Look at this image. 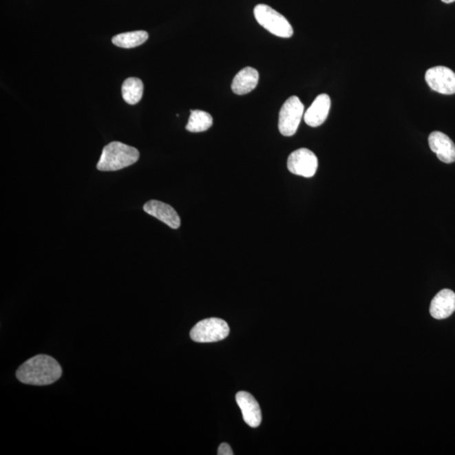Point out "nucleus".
<instances>
[{
  "instance_id": "7",
  "label": "nucleus",
  "mask_w": 455,
  "mask_h": 455,
  "mask_svg": "<svg viewBox=\"0 0 455 455\" xmlns=\"http://www.w3.org/2000/svg\"><path fill=\"white\" fill-rule=\"evenodd\" d=\"M425 81L434 92L443 95L455 94V73L449 67L436 66L428 70Z\"/></svg>"
},
{
  "instance_id": "17",
  "label": "nucleus",
  "mask_w": 455,
  "mask_h": 455,
  "mask_svg": "<svg viewBox=\"0 0 455 455\" xmlns=\"http://www.w3.org/2000/svg\"><path fill=\"white\" fill-rule=\"evenodd\" d=\"M218 454L233 455L234 454V452H233L231 446H229L228 443H222V445L219 447V449H218Z\"/></svg>"
},
{
  "instance_id": "3",
  "label": "nucleus",
  "mask_w": 455,
  "mask_h": 455,
  "mask_svg": "<svg viewBox=\"0 0 455 455\" xmlns=\"http://www.w3.org/2000/svg\"><path fill=\"white\" fill-rule=\"evenodd\" d=\"M255 20L262 28L273 35L288 39L293 34L292 25L284 16L266 5H258L254 9Z\"/></svg>"
},
{
  "instance_id": "2",
  "label": "nucleus",
  "mask_w": 455,
  "mask_h": 455,
  "mask_svg": "<svg viewBox=\"0 0 455 455\" xmlns=\"http://www.w3.org/2000/svg\"><path fill=\"white\" fill-rule=\"evenodd\" d=\"M138 159L137 149L121 142H112L104 147L97 169L100 171H119L136 163Z\"/></svg>"
},
{
  "instance_id": "4",
  "label": "nucleus",
  "mask_w": 455,
  "mask_h": 455,
  "mask_svg": "<svg viewBox=\"0 0 455 455\" xmlns=\"http://www.w3.org/2000/svg\"><path fill=\"white\" fill-rule=\"evenodd\" d=\"M229 327L226 321L219 318H209L199 321L191 330V340L201 343L216 342L229 336Z\"/></svg>"
},
{
  "instance_id": "12",
  "label": "nucleus",
  "mask_w": 455,
  "mask_h": 455,
  "mask_svg": "<svg viewBox=\"0 0 455 455\" xmlns=\"http://www.w3.org/2000/svg\"><path fill=\"white\" fill-rule=\"evenodd\" d=\"M330 109V98L321 94L315 98L314 103L304 114V122L310 127H319L326 122Z\"/></svg>"
},
{
  "instance_id": "18",
  "label": "nucleus",
  "mask_w": 455,
  "mask_h": 455,
  "mask_svg": "<svg viewBox=\"0 0 455 455\" xmlns=\"http://www.w3.org/2000/svg\"><path fill=\"white\" fill-rule=\"evenodd\" d=\"M442 2L445 3H451L455 2V0H442Z\"/></svg>"
},
{
  "instance_id": "8",
  "label": "nucleus",
  "mask_w": 455,
  "mask_h": 455,
  "mask_svg": "<svg viewBox=\"0 0 455 455\" xmlns=\"http://www.w3.org/2000/svg\"><path fill=\"white\" fill-rule=\"evenodd\" d=\"M236 402L242 410L244 422L251 427H257L262 423L260 405L250 393L240 391L236 394Z\"/></svg>"
},
{
  "instance_id": "13",
  "label": "nucleus",
  "mask_w": 455,
  "mask_h": 455,
  "mask_svg": "<svg viewBox=\"0 0 455 455\" xmlns=\"http://www.w3.org/2000/svg\"><path fill=\"white\" fill-rule=\"evenodd\" d=\"M259 73L251 67H246L235 75L231 88L236 95L242 96L250 93L258 84Z\"/></svg>"
},
{
  "instance_id": "6",
  "label": "nucleus",
  "mask_w": 455,
  "mask_h": 455,
  "mask_svg": "<svg viewBox=\"0 0 455 455\" xmlns=\"http://www.w3.org/2000/svg\"><path fill=\"white\" fill-rule=\"evenodd\" d=\"M317 157L310 149H297L288 157V169L292 174L310 178L317 173Z\"/></svg>"
},
{
  "instance_id": "9",
  "label": "nucleus",
  "mask_w": 455,
  "mask_h": 455,
  "mask_svg": "<svg viewBox=\"0 0 455 455\" xmlns=\"http://www.w3.org/2000/svg\"><path fill=\"white\" fill-rule=\"evenodd\" d=\"M428 144L432 152H434L439 160L446 164L455 161V145L451 138L441 131H432L428 137Z\"/></svg>"
},
{
  "instance_id": "10",
  "label": "nucleus",
  "mask_w": 455,
  "mask_h": 455,
  "mask_svg": "<svg viewBox=\"0 0 455 455\" xmlns=\"http://www.w3.org/2000/svg\"><path fill=\"white\" fill-rule=\"evenodd\" d=\"M145 211L153 217L156 218L171 229H178L180 226V219L178 213L171 206L165 202L150 200L144 206Z\"/></svg>"
},
{
  "instance_id": "16",
  "label": "nucleus",
  "mask_w": 455,
  "mask_h": 455,
  "mask_svg": "<svg viewBox=\"0 0 455 455\" xmlns=\"http://www.w3.org/2000/svg\"><path fill=\"white\" fill-rule=\"evenodd\" d=\"M149 39L148 33L145 31H136L119 34L112 39L116 46L123 48H133L140 46Z\"/></svg>"
},
{
  "instance_id": "15",
  "label": "nucleus",
  "mask_w": 455,
  "mask_h": 455,
  "mask_svg": "<svg viewBox=\"0 0 455 455\" xmlns=\"http://www.w3.org/2000/svg\"><path fill=\"white\" fill-rule=\"evenodd\" d=\"M213 120L212 116L208 112L194 110L191 111L189 121H188L186 129L191 133H202L212 127Z\"/></svg>"
},
{
  "instance_id": "14",
  "label": "nucleus",
  "mask_w": 455,
  "mask_h": 455,
  "mask_svg": "<svg viewBox=\"0 0 455 455\" xmlns=\"http://www.w3.org/2000/svg\"><path fill=\"white\" fill-rule=\"evenodd\" d=\"M122 94L123 100L127 104H137L141 100L144 94V84L138 78H127L122 86Z\"/></svg>"
},
{
  "instance_id": "5",
  "label": "nucleus",
  "mask_w": 455,
  "mask_h": 455,
  "mask_svg": "<svg viewBox=\"0 0 455 455\" xmlns=\"http://www.w3.org/2000/svg\"><path fill=\"white\" fill-rule=\"evenodd\" d=\"M304 107L299 97L288 98L282 107L278 120V129L284 136L290 137L296 134L302 120Z\"/></svg>"
},
{
  "instance_id": "11",
  "label": "nucleus",
  "mask_w": 455,
  "mask_h": 455,
  "mask_svg": "<svg viewBox=\"0 0 455 455\" xmlns=\"http://www.w3.org/2000/svg\"><path fill=\"white\" fill-rule=\"evenodd\" d=\"M455 311V293L450 289H443L435 295L430 304V314L437 319L449 317Z\"/></svg>"
},
{
  "instance_id": "1",
  "label": "nucleus",
  "mask_w": 455,
  "mask_h": 455,
  "mask_svg": "<svg viewBox=\"0 0 455 455\" xmlns=\"http://www.w3.org/2000/svg\"><path fill=\"white\" fill-rule=\"evenodd\" d=\"M62 368L54 358L37 355L26 361L17 371V377L22 383L32 385H47L59 381Z\"/></svg>"
}]
</instances>
